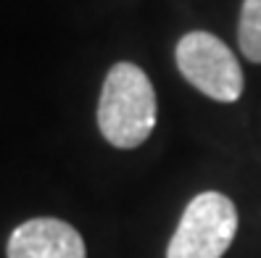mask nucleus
<instances>
[{"instance_id":"2","label":"nucleus","mask_w":261,"mask_h":258,"mask_svg":"<svg viewBox=\"0 0 261 258\" xmlns=\"http://www.w3.org/2000/svg\"><path fill=\"white\" fill-rule=\"evenodd\" d=\"M238 211L222 192H201L188 203L169 240L166 258H222L235 240Z\"/></svg>"},{"instance_id":"4","label":"nucleus","mask_w":261,"mask_h":258,"mask_svg":"<svg viewBox=\"0 0 261 258\" xmlns=\"http://www.w3.org/2000/svg\"><path fill=\"white\" fill-rule=\"evenodd\" d=\"M6 255L8 258H87L82 235L71 224L50 216L29 219L19 224L8 237Z\"/></svg>"},{"instance_id":"3","label":"nucleus","mask_w":261,"mask_h":258,"mask_svg":"<svg viewBox=\"0 0 261 258\" xmlns=\"http://www.w3.org/2000/svg\"><path fill=\"white\" fill-rule=\"evenodd\" d=\"M174 61L179 74L203 95L219 103H235L243 95V69L235 53L211 32L182 35Z\"/></svg>"},{"instance_id":"1","label":"nucleus","mask_w":261,"mask_h":258,"mask_svg":"<svg viewBox=\"0 0 261 258\" xmlns=\"http://www.w3.org/2000/svg\"><path fill=\"white\" fill-rule=\"evenodd\" d=\"M156 127V90L148 74L129 61L109 69L98 100V129L119 150L143 145Z\"/></svg>"},{"instance_id":"5","label":"nucleus","mask_w":261,"mask_h":258,"mask_svg":"<svg viewBox=\"0 0 261 258\" xmlns=\"http://www.w3.org/2000/svg\"><path fill=\"white\" fill-rule=\"evenodd\" d=\"M238 45H240V53L248 61L261 64V0H243Z\"/></svg>"}]
</instances>
